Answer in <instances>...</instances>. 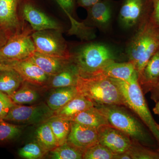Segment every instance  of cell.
Instances as JSON below:
<instances>
[{
  "label": "cell",
  "mask_w": 159,
  "mask_h": 159,
  "mask_svg": "<svg viewBox=\"0 0 159 159\" xmlns=\"http://www.w3.org/2000/svg\"><path fill=\"white\" fill-rule=\"evenodd\" d=\"M109 124L128 135L132 140L153 148H159L157 142L139 117L123 105L95 106Z\"/></svg>",
  "instance_id": "cell-1"
},
{
  "label": "cell",
  "mask_w": 159,
  "mask_h": 159,
  "mask_svg": "<svg viewBox=\"0 0 159 159\" xmlns=\"http://www.w3.org/2000/svg\"><path fill=\"white\" fill-rule=\"evenodd\" d=\"M159 28L150 18L143 20L127 47L129 61L134 66L138 75L151 57L159 49Z\"/></svg>",
  "instance_id": "cell-2"
},
{
  "label": "cell",
  "mask_w": 159,
  "mask_h": 159,
  "mask_svg": "<svg viewBox=\"0 0 159 159\" xmlns=\"http://www.w3.org/2000/svg\"><path fill=\"white\" fill-rule=\"evenodd\" d=\"M117 58L113 49L101 43L85 44L71 53V60L77 66L80 76L84 77L100 74L105 67L116 61Z\"/></svg>",
  "instance_id": "cell-3"
},
{
  "label": "cell",
  "mask_w": 159,
  "mask_h": 159,
  "mask_svg": "<svg viewBox=\"0 0 159 159\" xmlns=\"http://www.w3.org/2000/svg\"><path fill=\"white\" fill-rule=\"evenodd\" d=\"M76 87L79 94L94 105H124L122 93L114 78L102 74L89 77L79 76Z\"/></svg>",
  "instance_id": "cell-4"
},
{
  "label": "cell",
  "mask_w": 159,
  "mask_h": 159,
  "mask_svg": "<svg viewBox=\"0 0 159 159\" xmlns=\"http://www.w3.org/2000/svg\"><path fill=\"white\" fill-rule=\"evenodd\" d=\"M115 79L122 93L125 106L142 120L154 137L159 146V125L148 108L144 93L139 84L138 73L128 81Z\"/></svg>",
  "instance_id": "cell-5"
},
{
  "label": "cell",
  "mask_w": 159,
  "mask_h": 159,
  "mask_svg": "<svg viewBox=\"0 0 159 159\" xmlns=\"http://www.w3.org/2000/svg\"><path fill=\"white\" fill-rule=\"evenodd\" d=\"M32 38L36 52L50 56L71 59V53L66 41L63 37L62 30L47 29L34 31Z\"/></svg>",
  "instance_id": "cell-6"
},
{
  "label": "cell",
  "mask_w": 159,
  "mask_h": 159,
  "mask_svg": "<svg viewBox=\"0 0 159 159\" xmlns=\"http://www.w3.org/2000/svg\"><path fill=\"white\" fill-rule=\"evenodd\" d=\"M34 31L27 25L20 33L11 35L0 50V57L16 61L28 59L35 51L32 38Z\"/></svg>",
  "instance_id": "cell-7"
},
{
  "label": "cell",
  "mask_w": 159,
  "mask_h": 159,
  "mask_svg": "<svg viewBox=\"0 0 159 159\" xmlns=\"http://www.w3.org/2000/svg\"><path fill=\"white\" fill-rule=\"evenodd\" d=\"M54 115V111L43 103L26 106L15 104L4 120L20 124H34L45 122Z\"/></svg>",
  "instance_id": "cell-8"
},
{
  "label": "cell",
  "mask_w": 159,
  "mask_h": 159,
  "mask_svg": "<svg viewBox=\"0 0 159 159\" xmlns=\"http://www.w3.org/2000/svg\"><path fill=\"white\" fill-rule=\"evenodd\" d=\"M20 15L23 20L29 23L34 31L47 29L62 30L59 23L39 9L32 0H21Z\"/></svg>",
  "instance_id": "cell-9"
},
{
  "label": "cell",
  "mask_w": 159,
  "mask_h": 159,
  "mask_svg": "<svg viewBox=\"0 0 159 159\" xmlns=\"http://www.w3.org/2000/svg\"><path fill=\"white\" fill-rule=\"evenodd\" d=\"M21 0H0V28L11 35L20 33L28 24L20 16Z\"/></svg>",
  "instance_id": "cell-10"
},
{
  "label": "cell",
  "mask_w": 159,
  "mask_h": 159,
  "mask_svg": "<svg viewBox=\"0 0 159 159\" xmlns=\"http://www.w3.org/2000/svg\"><path fill=\"white\" fill-rule=\"evenodd\" d=\"M99 143L115 154L123 153L130 149L133 140L128 135L110 125H104L97 129Z\"/></svg>",
  "instance_id": "cell-11"
},
{
  "label": "cell",
  "mask_w": 159,
  "mask_h": 159,
  "mask_svg": "<svg viewBox=\"0 0 159 159\" xmlns=\"http://www.w3.org/2000/svg\"><path fill=\"white\" fill-rule=\"evenodd\" d=\"M150 8H152V3L149 0H123L119 13L120 24L126 29L134 27Z\"/></svg>",
  "instance_id": "cell-12"
},
{
  "label": "cell",
  "mask_w": 159,
  "mask_h": 159,
  "mask_svg": "<svg viewBox=\"0 0 159 159\" xmlns=\"http://www.w3.org/2000/svg\"><path fill=\"white\" fill-rule=\"evenodd\" d=\"M67 142L83 151L99 143L97 129L71 121Z\"/></svg>",
  "instance_id": "cell-13"
},
{
  "label": "cell",
  "mask_w": 159,
  "mask_h": 159,
  "mask_svg": "<svg viewBox=\"0 0 159 159\" xmlns=\"http://www.w3.org/2000/svg\"><path fill=\"white\" fill-rule=\"evenodd\" d=\"M112 9V0H102L87 9V17L83 23L92 28H106L111 20Z\"/></svg>",
  "instance_id": "cell-14"
},
{
  "label": "cell",
  "mask_w": 159,
  "mask_h": 159,
  "mask_svg": "<svg viewBox=\"0 0 159 159\" xmlns=\"http://www.w3.org/2000/svg\"><path fill=\"white\" fill-rule=\"evenodd\" d=\"M13 69L18 72L24 81L34 85H46L51 77L37 65L28 59L16 61Z\"/></svg>",
  "instance_id": "cell-15"
},
{
  "label": "cell",
  "mask_w": 159,
  "mask_h": 159,
  "mask_svg": "<svg viewBox=\"0 0 159 159\" xmlns=\"http://www.w3.org/2000/svg\"><path fill=\"white\" fill-rule=\"evenodd\" d=\"M138 80L144 94L150 92L159 81V49L152 55L138 75Z\"/></svg>",
  "instance_id": "cell-16"
},
{
  "label": "cell",
  "mask_w": 159,
  "mask_h": 159,
  "mask_svg": "<svg viewBox=\"0 0 159 159\" xmlns=\"http://www.w3.org/2000/svg\"><path fill=\"white\" fill-rule=\"evenodd\" d=\"M28 59L37 65L51 77L59 73L72 61L71 58L67 59L50 56L36 51H35Z\"/></svg>",
  "instance_id": "cell-17"
},
{
  "label": "cell",
  "mask_w": 159,
  "mask_h": 159,
  "mask_svg": "<svg viewBox=\"0 0 159 159\" xmlns=\"http://www.w3.org/2000/svg\"><path fill=\"white\" fill-rule=\"evenodd\" d=\"M95 105L92 101L79 94L65 106L54 111L53 116L72 121L83 111Z\"/></svg>",
  "instance_id": "cell-18"
},
{
  "label": "cell",
  "mask_w": 159,
  "mask_h": 159,
  "mask_svg": "<svg viewBox=\"0 0 159 159\" xmlns=\"http://www.w3.org/2000/svg\"><path fill=\"white\" fill-rule=\"evenodd\" d=\"M79 74L76 65L70 62L59 73L51 76L48 85L53 88L76 86Z\"/></svg>",
  "instance_id": "cell-19"
},
{
  "label": "cell",
  "mask_w": 159,
  "mask_h": 159,
  "mask_svg": "<svg viewBox=\"0 0 159 159\" xmlns=\"http://www.w3.org/2000/svg\"><path fill=\"white\" fill-rule=\"evenodd\" d=\"M136 73L134 66L130 61L121 63L114 61L105 67L100 74L110 78L128 81Z\"/></svg>",
  "instance_id": "cell-20"
},
{
  "label": "cell",
  "mask_w": 159,
  "mask_h": 159,
  "mask_svg": "<svg viewBox=\"0 0 159 159\" xmlns=\"http://www.w3.org/2000/svg\"><path fill=\"white\" fill-rule=\"evenodd\" d=\"M79 94L76 86L56 89L47 99V105L53 111L65 106Z\"/></svg>",
  "instance_id": "cell-21"
},
{
  "label": "cell",
  "mask_w": 159,
  "mask_h": 159,
  "mask_svg": "<svg viewBox=\"0 0 159 159\" xmlns=\"http://www.w3.org/2000/svg\"><path fill=\"white\" fill-rule=\"evenodd\" d=\"M24 81L14 69L0 71V91L9 97L19 88Z\"/></svg>",
  "instance_id": "cell-22"
},
{
  "label": "cell",
  "mask_w": 159,
  "mask_h": 159,
  "mask_svg": "<svg viewBox=\"0 0 159 159\" xmlns=\"http://www.w3.org/2000/svg\"><path fill=\"white\" fill-rule=\"evenodd\" d=\"M72 121L97 129L102 125H110L105 117L95 106L83 111Z\"/></svg>",
  "instance_id": "cell-23"
},
{
  "label": "cell",
  "mask_w": 159,
  "mask_h": 159,
  "mask_svg": "<svg viewBox=\"0 0 159 159\" xmlns=\"http://www.w3.org/2000/svg\"><path fill=\"white\" fill-rule=\"evenodd\" d=\"M32 85L26 81L23 82L19 88L10 97L15 104L25 105L32 104L37 101L39 93Z\"/></svg>",
  "instance_id": "cell-24"
},
{
  "label": "cell",
  "mask_w": 159,
  "mask_h": 159,
  "mask_svg": "<svg viewBox=\"0 0 159 159\" xmlns=\"http://www.w3.org/2000/svg\"><path fill=\"white\" fill-rule=\"evenodd\" d=\"M51 126L57 141V146L67 142L71 127V121L53 116L46 121Z\"/></svg>",
  "instance_id": "cell-25"
},
{
  "label": "cell",
  "mask_w": 159,
  "mask_h": 159,
  "mask_svg": "<svg viewBox=\"0 0 159 159\" xmlns=\"http://www.w3.org/2000/svg\"><path fill=\"white\" fill-rule=\"evenodd\" d=\"M49 152L51 158L54 159H82L84 153V152L67 142Z\"/></svg>",
  "instance_id": "cell-26"
},
{
  "label": "cell",
  "mask_w": 159,
  "mask_h": 159,
  "mask_svg": "<svg viewBox=\"0 0 159 159\" xmlns=\"http://www.w3.org/2000/svg\"><path fill=\"white\" fill-rule=\"evenodd\" d=\"M36 141L48 151L57 146V141L51 126L47 122L41 124L36 132Z\"/></svg>",
  "instance_id": "cell-27"
},
{
  "label": "cell",
  "mask_w": 159,
  "mask_h": 159,
  "mask_svg": "<svg viewBox=\"0 0 159 159\" xmlns=\"http://www.w3.org/2000/svg\"><path fill=\"white\" fill-rule=\"evenodd\" d=\"M130 159H159V148H153L133 140L127 151Z\"/></svg>",
  "instance_id": "cell-28"
},
{
  "label": "cell",
  "mask_w": 159,
  "mask_h": 159,
  "mask_svg": "<svg viewBox=\"0 0 159 159\" xmlns=\"http://www.w3.org/2000/svg\"><path fill=\"white\" fill-rule=\"evenodd\" d=\"M49 152L37 142H30L26 144L18 151L20 157L26 159L42 158Z\"/></svg>",
  "instance_id": "cell-29"
},
{
  "label": "cell",
  "mask_w": 159,
  "mask_h": 159,
  "mask_svg": "<svg viewBox=\"0 0 159 159\" xmlns=\"http://www.w3.org/2000/svg\"><path fill=\"white\" fill-rule=\"evenodd\" d=\"M115 154L98 143L87 149L84 153V159H114Z\"/></svg>",
  "instance_id": "cell-30"
},
{
  "label": "cell",
  "mask_w": 159,
  "mask_h": 159,
  "mask_svg": "<svg viewBox=\"0 0 159 159\" xmlns=\"http://www.w3.org/2000/svg\"><path fill=\"white\" fill-rule=\"evenodd\" d=\"M68 17L71 23V28L68 31V34L70 35L76 34L81 39L86 40L93 39L95 37L93 31V28L85 25L83 22H78L73 16Z\"/></svg>",
  "instance_id": "cell-31"
},
{
  "label": "cell",
  "mask_w": 159,
  "mask_h": 159,
  "mask_svg": "<svg viewBox=\"0 0 159 159\" xmlns=\"http://www.w3.org/2000/svg\"><path fill=\"white\" fill-rule=\"evenodd\" d=\"M21 128L20 126L0 120V142L9 141L20 135Z\"/></svg>",
  "instance_id": "cell-32"
},
{
  "label": "cell",
  "mask_w": 159,
  "mask_h": 159,
  "mask_svg": "<svg viewBox=\"0 0 159 159\" xmlns=\"http://www.w3.org/2000/svg\"><path fill=\"white\" fill-rule=\"evenodd\" d=\"M15 104L9 96L0 91V120H4Z\"/></svg>",
  "instance_id": "cell-33"
},
{
  "label": "cell",
  "mask_w": 159,
  "mask_h": 159,
  "mask_svg": "<svg viewBox=\"0 0 159 159\" xmlns=\"http://www.w3.org/2000/svg\"><path fill=\"white\" fill-rule=\"evenodd\" d=\"M67 16L74 17L77 5V0H56Z\"/></svg>",
  "instance_id": "cell-34"
},
{
  "label": "cell",
  "mask_w": 159,
  "mask_h": 159,
  "mask_svg": "<svg viewBox=\"0 0 159 159\" xmlns=\"http://www.w3.org/2000/svg\"><path fill=\"white\" fill-rule=\"evenodd\" d=\"M149 18L152 22L159 28V0L152 2V12Z\"/></svg>",
  "instance_id": "cell-35"
},
{
  "label": "cell",
  "mask_w": 159,
  "mask_h": 159,
  "mask_svg": "<svg viewBox=\"0 0 159 159\" xmlns=\"http://www.w3.org/2000/svg\"><path fill=\"white\" fill-rule=\"evenodd\" d=\"M16 61L0 57V71L13 69Z\"/></svg>",
  "instance_id": "cell-36"
},
{
  "label": "cell",
  "mask_w": 159,
  "mask_h": 159,
  "mask_svg": "<svg viewBox=\"0 0 159 159\" xmlns=\"http://www.w3.org/2000/svg\"><path fill=\"white\" fill-rule=\"evenodd\" d=\"M101 1L102 0H77V6L87 9Z\"/></svg>",
  "instance_id": "cell-37"
},
{
  "label": "cell",
  "mask_w": 159,
  "mask_h": 159,
  "mask_svg": "<svg viewBox=\"0 0 159 159\" xmlns=\"http://www.w3.org/2000/svg\"><path fill=\"white\" fill-rule=\"evenodd\" d=\"M151 99L155 102L159 101V81L156 85L150 91Z\"/></svg>",
  "instance_id": "cell-38"
},
{
  "label": "cell",
  "mask_w": 159,
  "mask_h": 159,
  "mask_svg": "<svg viewBox=\"0 0 159 159\" xmlns=\"http://www.w3.org/2000/svg\"><path fill=\"white\" fill-rule=\"evenodd\" d=\"M9 38V34L0 28V50L6 44Z\"/></svg>",
  "instance_id": "cell-39"
},
{
  "label": "cell",
  "mask_w": 159,
  "mask_h": 159,
  "mask_svg": "<svg viewBox=\"0 0 159 159\" xmlns=\"http://www.w3.org/2000/svg\"><path fill=\"white\" fill-rule=\"evenodd\" d=\"M153 111L154 114L159 116V101L156 102V105L153 109Z\"/></svg>",
  "instance_id": "cell-40"
},
{
  "label": "cell",
  "mask_w": 159,
  "mask_h": 159,
  "mask_svg": "<svg viewBox=\"0 0 159 159\" xmlns=\"http://www.w3.org/2000/svg\"><path fill=\"white\" fill-rule=\"evenodd\" d=\"M149 1H150L151 2H152H152H153V1H154V0H149Z\"/></svg>",
  "instance_id": "cell-41"
},
{
  "label": "cell",
  "mask_w": 159,
  "mask_h": 159,
  "mask_svg": "<svg viewBox=\"0 0 159 159\" xmlns=\"http://www.w3.org/2000/svg\"></svg>",
  "instance_id": "cell-42"
}]
</instances>
